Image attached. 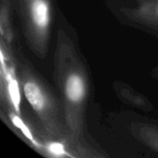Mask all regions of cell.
<instances>
[{"label":"cell","instance_id":"6da1fadb","mask_svg":"<svg viewBox=\"0 0 158 158\" xmlns=\"http://www.w3.org/2000/svg\"><path fill=\"white\" fill-rule=\"evenodd\" d=\"M55 71L67 127L71 136L80 138L83 129L89 80L72 41L59 30L55 52Z\"/></svg>","mask_w":158,"mask_h":158},{"label":"cell","instance_id":"8992f818","mask_svg":"<svg viewBox=\"0 0 158 158\" xmlns=\"http://www.w3.org/2000/svg\"><path fill=\"white\" fill-rule=\"evenodd\" d=\"M8 116H9V118H10V120L12 121L13 125H14L17 129H19V130L22 132V134H23V135H24L31 143L35 144L36 147H38V148L40 149L41 144L38 143L34 140L33 135L31 134L30 129L25 125V123L23 122V120H21L20 116L18 115L17 113H15V112L12 111V110H8Z\"/></svg>","mask_w":158,"mask_h":158},{"label":"cell","instance_id":"277c9868","mask_svg":"<svg viewBox=\"0 0 158 158\" xmlns=\"http://www.w3.org/2000/svg\"><path fill=\"white\" fill-rule=\"evenodd\" d=\"M2 94L6 98L8 110H12L20 116V101L21 95L18 80L8 69L6 74H2Z\"/></svg>","mask_w":158,"mask_h":158},{"label":"cell","instance_id":"7a4b0ae2","mask_svg":"<svg viewBox=\"0 0 158 158\" xmlns=\"http://www.w3.org/2000/svg\"><path fill=\"white\" fill-rule=\"evenodd\" d=\"M20 81L24 95L46 131L55 137L69 132L60 103L43 80L28 65H21Z\"/></svg>","mask_w":158,"mask_h":158},{"label":"cell","instance_id":"ba28073f","mask_svg":"<svg viewBox=\"0 0 158 158\" xmlns=\"http://www.w3.org/2000/svg\"><path fill=\"white\" fill-rule=\"evenodd\" d=\"M139 131L143 141L158 152V131L149 128H142L139 129Z\"/></svg>","mask_w":158,"mask_h":158},{"label":"cell","instance_id":"5b68a950","mask_svg":"<svg viewBox=\"0 0 158 158\" xmlns=\"http://www.w3.org/2000/svg\"><path fill=\"white\" fill-rule=\"evenodd\" d=\"M136 13L140 19L158 27V0H145L139 3Z\"/></svg>","mask_w":158,"mask_h":158},{"label":"cell","instance_id":"3957f363","mask_svg":"<svg viewBox=\"0 0 158 158\" xmlns=\"http://www.w3.org/2000/svg\"><path fill=\"white\" fill-rule=\"evenodd\" d=\"M29 44L38 54H45L52 22L50 0H16Z\"/></svg>","mask_w":158,"mask_h":158},{"label":"cell","instance_id":"52a82bcc","mask_svg":"<svg viewBox=\"0 0 158 158\" xmlns=\"http://www.w3.org/2000/svg\"><path fill=\"white\" fill-rule=\"evenodd\" d=\"M41 148H43L44 152L48 153L50 156L55 157H63V156H70L68 150L66 149L65 145L62 144V143L60 142H49L44 146H42Z\"/></svg>","mask_w":158,"mask_h":158}]
</instances>
